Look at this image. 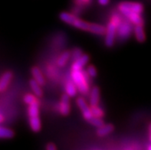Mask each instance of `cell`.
<instances>
[{
  "instance_id": "14",
  "label": "cell",
  "mask_w": 151,
  "mask_h": 150,
  "mask_svg": "<svg viewBox=\"0 0 151 150\" xmlns=\"http://www.w3.org/2000/svg\"><path fill=\"white\" fill-rule=\"evenodd\" d=\"M124 17L129 19L134 25H144V19L142 18L141 14L130 12L124 15Z\"/></svg>"
},
{
  "instance_id": "17",
  "label": "cell",
  "mask_w": 151,
  "mask_h": 150,
  "mask_svg": "<svg viewBox=\"0 0 151 150\" xmlns=\"http://www.w3.org/2000/svg\"><path fill=\"white\" fill-rule=\"evenodd\" d=\"M29 85H30V88L32 90L33 93L35 95L37 96L38 97H41L43 95V91H42V86L38 84V82L36 81L34 79H32V80H29Z\"/></svg>"
},
{
  "instance_id": "13",
  "label": "cell",
  "mask_w": 151,
  "mask_h": 150,
  "mask_svg": "<svg viewBox=\"0 0 151 150\" xmlns=\"http://www.w3.org/2000/svg\"><path fill=\"white\" fill-rule=\"evenodd\" d=\"M90 106H97L100 102V90L98 87H94L90 91L89 98Z\"/></svg>"
},
{
  "instance_id": "12",
  "label": "cell",
  "mask_w": 151,
  "mask_h": 150,
  "mask_svg": "<svg viewBox=\"0 0 151 150\" xmlns=\"http://www.w3.org/2000/svg\"><path fill=\"white\" fill-rule=\"evenodd\" d=\"M59 18L63 22L66 23L68 25L72 26L74 22H75L76 19L78 18L75 14L71 13V12H67V11H63L61 12L59 15Z\"/></svg>"
},
{
  "instance_id": "30",
  "label": "cell",
  "mask_w": 151,
  "mask_h": 150,
  "mask_svg": "<svg viewBox=\"0 0 151 150\" xmlns=\"http://www.w3.org/2000/svg\"><path fill=\"white\" fill-rule=\"evenodd\" d=\"M148 149L151 150V145H150V146H148Z\"/></svg>"
},
{
  "instance_id": "29",
  "label": "cell",
  "mask_w": 151,
  "mask_h": 150,
  "mask_svg": "<svg viewBox=\"0 0 151 150\" xmlns=\"http://www.w3.org/2000/svg\"><path fill=\"white\" fill-rule=\"evenodd\" d=\"M148 129H149V133H150H150H151V123L150 124L149 128H148Z\"/></svg>"
},
{
  "instance_id": "19",
  "label": "cell",
  "mask_w": 151,
  "mask_h": 150,
  "mask_svg": "<svg viewBox=\"0 0 151 150\" xmlns=\"http://www.w3.org/2000/svg\"><path fill=\"white\" fill-rule=\"evenodd\" d=\"M14 136V132L11 129L0 126V139H11Z\"/></svg>"
},
{
  "instance_id": "22",
  "label": "cell",
  "mask_w": 151,
  "mask_h": 150,
  "mask_svg": "<svg viewBox=\"0 0 151 150\" xmlns=\"http://www.w3.org/2000/svg\"><path fill=\"white\" fill-rule=\"evenodd\" d=\"M88 122L90 124H91L92 126H94L96 127H100V126H101L104 124V122L102 120V118H100V117H96V116H92L90 120H88Z\"/></svg>"
},
{
  "instance_id": "7",
  "label": "cell",
  "mask_w": 151,
  "mask_h": 150,
  "mask_svg": "<svg viewBox=\"0 0 151 150\" xmlns=\"http://www.w3.org/2000/svg\"><path fill=\"white\" fill-rule=\"evenodd\" d=\"M88 61H89V56L86 54H83L82 56H81L79 58L74 61L71 65V70H82L83 67L88 64Z\"/></svg>"
},
{
  "instance_id": "23",
  "label": "cell",
  "mask_w": 151,
  "mask_h": 150,
  "mask_svg": "<svg viewBox=\"0 0 151 150\" xmlns=\"http://www.w3.org/2000/svg\"><path fill=\"white\" fill-rule=\"evenodd\" d=\"M71 58H72L73 61H75L78 58L82 56L83 55V51L82 50L79 48H75L72 51H71Z\"/></svg>"
},
{
  "instance_id": "8",
  "label": "cell",
  "mask_w": 151,
  "mask_h": 150,
  "mask_svg": "<svg viewBox=\"0 0 151 150\" xmlns=\"http://www.w3.org/2000/svg\"><path fill=\"white\" fill-rule=\"evenodd\" d=\"M65 93H67L70 97H75L78 91L76 84H75V82L73 81L71 78L70 80H68L65 83Z\"/></svg>"
},
{
  "instance_id": "6",
  "label": "cell",
  "mask_w": 151,
  "mask_h": 150,
  "mask_svg": "<svg viewBox=\"0 0 151 150\" xmlns=\"http://www.w3.org/2000/svg\"><path fill=\"white\" fill-rule=\"evenodd\" d=\"M58 111L62 116H68L71 111V105H70V97L67 93H65L61 97L59 105H58Z\"/></svg>"
},
{
  "instance_id": "27",
  "label": "cell",
  "mask_w": 151,
  "mask_h": 150,
  "mask_svg": "<svg viewBox=\"0 0 151 150\" xmlns=\"http://www.w3.org/2000/svg\"><path fill=\"white\" fill-rule=\"evenodd\" d=\"M98 3L101 6H107L110 2V0H98Z\"/></svg>"
},
{
  "instance_id": "25",
  "label": "cell",
  "mask_w": 151,
  "mask_h": 150,
  "mask_svg": "<svg viewBox=\"0 0 151 150\" xmlns=\"http://www.w3.org/2000/svg\"><path fill=\"white\" fill-rule=\"evenodd\" d=\"M90 1L91 0H75V3H76L78 6H81L89 3Z\"/></svg>"
},
{
  "instance_id": "5",
  "label": "cell",
  "mask_w": 151,
  "mask_h": 150,
  "mask_svg": "<svg viewBox=\"0 0 151 150\" xmlns=\"http://www.w3.org/2000/svg\"><path fill=\"white\" fill-rule=\"evenodd\" d=\"M76 103L79 107V109H80L81 111V113H82L83 117L84 118V120H86L87 121L90 120L91 118L93 116L91 106H88L85 100L81 97H79L77 98Z\"/></svg>"
},
{
  "instance_id": "11",
  "label": "cell",
  "mask_w": 151,
  "mask_h": 150,
  "mask_svg": "<svg viewBox=\"0 0 151 150\" xmlns=\"http://www.w3.org/2000/svg\"><path fill=\"white\" fill-rule=\"evenodd\" d=\"M107 28L100 24H96V23H90L88 32L92 34H98V35H102V34H106Z\"/></svg>"
},
{
  "instance_id": "4",
  "label": "cell",
  "mask_w": 151,
  "mask_h": 150,
  "mask_svg": "<svg viewBox=\"0 0 151 150\" xmlns=\"http://www.w3.org/2000/svg\"><path fill=\"white\" fill-rule=\"evenodd\" d=\"M132 25L134 24L129 19H127V20L122 19V21L117 28V37L121 38V40H125L128 38L134 31Z\"/></svg>"
},
{
  "instance_id": "3",
  "label": "cell",
  "mask_w": 151,
  "mask_h": 150,
  "mask_svg": "<svg viewBox=\"0 0 151 150\" xmlns=\"http://www.w3.org/2000/svg\"><path fill=\"white\" fill-rule=\"evenodd\" d=\"M118 10L124 16L130 12L142 14L144 11V6L140 2H122L118 5Z\"/></svg>"
},
{
  "instance_id": "31",
  "label": "cell",
  "mask_w": 151,
  "mask_h": 150,
  "mask_svg": "<svg viewBox=\"0 0 151 150\" xmlns=\"http://www.w3.org/2000/svg\"><path fill=\"white\" fill-rule=\"evenodd\" d=\"M150 142H151V133L150 134Z\"/></svg>"
},
{
  "instance_id": "1",
  "label": "cell",
  "mask_w": 151,
  "mask_h": 150,
  "mask_svg": "<svg viewBox=\"0 0 151 150\" xmlns=\"http://www.w3.org/2000/svg\"><path fill=\"white\" fill-rule=\"evenodd\" d=\"M122 18L119 15H114L110 19V22L107 26L105 34V45L108 48L113 47L115 38L117 36V28L122 21Z\"/></svg>"
},
{
  "instance_id": "18",
  "label": "cell",
  "mask_w": 151,
  "mask_h": 150,
  "mask_svg": "<svg viewBox=\"0 0 151 150\" xmlns=\"http://www.w3.org/2000/svg\"><path fill=\"white\" fill-rule=\"evenodd\" d=\"M70 58H71V51H65L63 53L61 54L59 56L58 59V65L59 67H64L67 65V63L68 62Z\"/></svg>"
},
{
  "instance_id": "10",
  "label": "cell",
  "mask_w": 151,
  "mask_h": 150,
  "mask_svg": "<svg viewBox=\"0 0 151 150\" xmlns=\"http://www.w3.org/2000/svg\"><path fill=\"white\" fill-rule=\"evenodd\" d=\"M12 73L11 71H6L0 78V91H4L7 88L12 78Z\"/></svg>"
},
{
  "instance_id": "15",
  "label": "cell",
  "mask_w": 151,
  "mask_h": 150,
  "mask_svg": "<svg viewBox=\"0 0 151 150\" xmlns=\"http://www.w3.org/2000/svg\"><path fill=\"white\" fill-rule=\"evenodd\" d=\"M114 126L111 123L104 124L103 126H100L97 129V135L100 137H103L107 136L108 134L111 133L114 131Z\"/></svg>"
},
{
  "instance_id": "24",
  "label": "cell",
  "mask_w": 151,
  "mask_h": 150,
  "mask_svg": "<svg viewBox=\"0 0 151 150\" xmlns=\"http://www.w3.org/2000/svg\"><path fill=\"white\" fill-rule=\"evenodd\" d=\"M86 72L90 78H93L97 76V70H96L95 67L93 66V65H89V66H88Z\"/></svg>"
},
{
  "instance_id": "16",
  "label": "cell",
  "mask_w": 151,
  "mask_h": 150,
  "mask_svg": "<svg viewBox=\"0 0 151 150\" xmlns=\"http://www.w3.org/2000/svg\"><path fill=\"white\" fill-rule=\"evenodd\" d=\"M134 36L138 42H144L146 39L144 25H135L134 29Z\"/></svg>"
},
{
  "instance_id": "21",
  "label": "cell",
  "mask_w": 151,
  "mask_h": 150,
  "mask_svg": "<svg viewBox=\"0 0 151 150\" xmlns=\"http://www.w3.org/2000/svg\"><path fill=\"white\" fill-rule=\"evenodd\" d=\"M37 97H38L35 95V94L32 95V94L28 93V94H25L24 98H23V100H24V102L28 105L33 104V103H39Z\"/></svg>"
},
{
  "instance_id": "26",
  "label": "cell",
  "mask_w": 151,
  "mask_h": 150,
  "mask_svg": "<svg viewBox=\"0 0 151 150\" xmlns=\"http://www.w3.org/2000/svg\"><path fill=\"white\" fill-rule=\"evenodd\" d=\"M56 149H57V147H56V146L54 143H50L46 146V149L48 150H55Z\"/></svg>"
},
{
  "instance_id": "20",
  "label": "cell",
  "mask_w": 151,
  "mask_h": 150,
  "mask_svg": "<svg viewBox=\"0 0 151 150\" xmlns=\"http://www.w3.org/2000/svg\"><path fill=\"white\" fill-rule=\"evenodd\" d=\"M91 108L92 114H93L94 116L103 118L104 116V115H105L104 114V111L101 107H99L98 105H97V106H91Z\"/></svg>"
},
{
  "instance_id": "2",
  "label": "cell",
  "mask_w": 151,
  "mask_h": 150,
  "mask_svg": "<svg viewBox=\"0 0 151 150\" xmlns=\"http://www.w3.org/2000/svg\"><path fill=\"white\" fill-rule=\"evenodd\" d=\"M71 76L72 80L76 84L78 91L81 94L87 95L89 93L90 86H89V76L86 71H83V70H71Z\"/></svg>"
},
{
  "instance_id": "9",
  "label": "cell",
  "mask_w": 151,
  "mask_h": 150,
  "mask_svg": "<svg viewBox=\"0 0 151 150\" xmlns=\"http://www.w3.org/2000/svg\"><path fill=\"white\" fill-rule=\"evenodd\" d=\"M31 73H32V75L33 77V79L36 80L41 86H44L45 84V79L44 75L38 67H32Z\"/></svg>"
},
{
  "instance_id": "28",
  "label": "cell",
  "mask_w": 151,
  "mask_h": 150,
  "mask_svg": "<svg viewBox=\"0 0 151 150\" xmlns=\"http://www.w3.org/2000/svg\"><path fill=\"white\" fill-rule=\"evenodd\" d=\"M3 120H4L3 116H2V115L0 114V123H2V122H3Z\"/></svg>"
}]
</instances>
